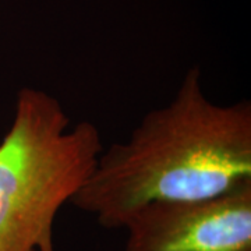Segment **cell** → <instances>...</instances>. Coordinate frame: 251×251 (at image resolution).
<instances>
[{
	"instance_id": "cell-1",
	"label": "cell",
	"mask_w": 251,
	"mask_h": 251,
	"mask_svg": "<svg viewBox=\"0 0 251 251\" xmlns=\"http://www.w3.org/2000/svg\"><path fill=\"white\" fill-rule=\"evenodd\" d=\"M250 181V100L214 103L193 67L168 105L100 151L70 202L102 227L123 229L145 205L214 198Z\"/></svg>"
},
{
	"instance_id": "cell-2",
	"label": "cell",
	"mask_w": 251,
	"mask_h": 251,
	"mask_svg": "<svg viewBox=\"0 0 251 251\" xmlns=\"http://www.w3.org/2000/svg\"><path fill=\"white\" fill-rule=\"evenodd\" d=\"M102 150L94 123L72 126L56 97L32 87L20 91L0 143V251H56V215Z\"/></svg>"
},
{
	"instance_id": "cell-3",
	"label": "cell",
	"mask_w": 251,
	"mask_h": 251,
	"mask_svg": "<svg viewBox=\"0 0 251 251\" xmlns=\"http://www.w3.org/2000/svg\"><path fill=\"white\" fill-rule=\"evenodd\" d=\"M123 229L125 251H251V181L214 198L145 205Z\"/></svg>"
}]
</instances>
